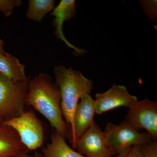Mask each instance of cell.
<instances>
[{"label": "cell", "instance_id": "12", "mask_svg": "<svg viewBox=\"0 0 157 157\" xmlns=\"http://www.w3.org/2000/svg\"><path fill=\"white\" fill-rule=\"evenodd\" d=\"M25 67L16 57L6 52H0V73L11 81L17 82L26 79Z\"/></svg>", "mask_w": 157, "mask_h": 157}, {"label": "cell", "instance_id": "16", "mask_svg": "<svg viewBox=\"0 0 157 157\" xmlns=\"http://www.w3.org/2000/svg\"><path fill=\"white\" fill-rule=\"evenodd\" d=\"M140 5L144 13L152 21H156L157 1H140Z\"/></svg>", "mask_w": 157, "mask_h": 157}, {"label": "cell", "instance_id": "18", "mask_svg": "<svg viewBox=\"0 0 157 157\" xmlns=\"http://www.w3.org/2000/svg\"><path fill=\"white\" fill-rule=\"evenodd\" d=\"M141 144L135 145L127 150L124 157H143Z\"/></svg>", "mask_w": 157, "mask_h": 157}, {"label": "cell", "instance_id": "22", "mask_svg": "<svg viewBox=\"0 0 157 157\" xmlns=\"http://www.w3.org/2000/svg\"><path fill=\"white\" fill-rule=\"evenodd\" d=\"M2 121L3 120H2V119L0 118V123H1V122H2Z\"/></svg>", "mask_w": 157, "mask_h": 157}, {"label": "cell", "instance_id": "11", "mask_svg": "<svg viewBox=\"0 0 157 157\" xmlns=\"http://www.w3.org/2000/svg\"><path fill=\"white\" fill-rule=\"evenodd\" d=\"M29 151L14 129L0 123V157H14Z\"/></svg>", "mask_w": 157, "mask_h": 157}, {"label": "cell", "instance_id": "3", "mask_svg": "<svg viewBox=\"0 0 157 157\" xmlns=\"http://www.w3.org/2000/svg\"><path fill=\"white\" fill-rule=\"evenodd\" d=\"M31 78L14 82L0 73V118L3 121L17 117L25 111Z\"/></svg>", "mask_w": 157, "mask_h": 157}, {"label": "cell", "instance_id": "17", "mask_svg": "<svg viewBox=\"0 0 157 157\" xmlns=\"http://www.w3.org/2000/svg\"><path fill=\"white\" fill-rule=\"evenodd\" d=\"M143 157H157V142L154 140L150 143L142 144Z\"/></svg>", "mask_w": 157, "mask_h": 157}, {"label": "cell", "instance_id": "15", "mask_svg": "<svg viewBox=\"0 0 157 157\" xmlns=\"http://www.w3.org/2000/svg\"><path fill=\"white\" fill-rule=\"evenodd\" d=\"M21 4V0H0V11L6 17H10L14 8L19 7Z\"/></svg>", "mask_w": 157, "mask_h": 157}, {"label": "cell", "instance_id": "9", "mask_svg": "<svg viewBox=\"0 0 157 157\" xmlns=\"http://www.w3.org/2000/svg\"><path fill=\"white\" fill-rule=\"evenodd\" d=\"M76 3L75 0H61L52 11L51 15L54 17L52 25L55 29V35L58 39L64 42L67 46L73 49L75 53L80 55L84 53L86 51L71 44L66 39L63 31L64 22L74 18L76 15Z\"/></svg>", "mask_w": 157, "mask_h": 157}, {"label": "cell", "instance_id": "5", "mask_svg": "<svg viewBox=\"0 0 157 157\" xmlns=\"http://www.w3.org/2000/svg\"><path fill=\"white\" fill-rule=\"evenodd\" d=\"M1 124L14 129L29 151L36 150L43 145L44 128L42 123L33 111L25 110L19 116L2 121Z\"/></svg>", "mask_w": 157, "mask_h": 157}, {"label": "cell", "instance_id": "14", "mask_svg": "<svg viewBox=\"0 0 157 157\" xmlns=\"http://www.w3.org/2000/svg\"><path fill=\"white\" fill-rule=\"evenodd\" d=\"M25 16L27 19L40 22L48 13L53 11L54 0H29Z\"/></svg>", "mask_w": 157, "mask_h": 157}, {"label": "cell", "instance_id": "21", "mask_svg": "<svg viewBox=\"0 0 157 157\" xmlns=\"http://www.w3.org/2000/svg\"><path fill=\"white\" fill-rule=\"evenodd\" d=\"M127 150L126 151H124V152L118 155L117 156H116V157H124V156Z\"/></svg>", "mask_w": 157, "mask_h": 157}, {"label": "cell", "instance_id": "7", "mask_svg": "<svg viewBox=\"0 0 157 157\" xmlns=\"http://www.w3.org/2000/svg\"><path fill=\"white\" fill-rule=\"evenodd\" d=\"M76 149L86 157H112L117 155L107 145L105 133L95 122L77 140Z\"/></svg>", "mask_w": 157, "mask_h": 157}, {"label": "cell", "instance_id": "2", "mask_svg": "<svg viewBox=\"0 0 157 157\" xmlns=\"http://www.w3.org/2000/svg\"><path fill=\"white\" fill-rule=\"evenodd\" d=\"M55 82L60 91L61 108L64 120L70 129V140L73 149H76L74 136V118L75 110L82 96L90 94L93 87L92 80L78 70L59 65L53 69Z\"/></svg>", "mask_w": 157, "mask_h": 157}, {"label": "cell", "instance_id": "6", "mask_svg": "<svg viewBox=\"0 0 157 157\" xmlns=\"http://www.w3.org/2000/svg\"><path fill=\"white\" fill-rule=\"evenodd\" d=\"M126 120L140 132L145 129L154 140L157 139V103L147 98L137 100L129 107Z\"/></svg>", "mask_w": 157, "mask_h": 157}, {"label": "cell", "instance_id": "20", "mask_svg": "<svg viewBox=\"0 0 157 157\" xmlns=\"http://www.w3.org/2000/svg\"><path fill=\"white\" fill-rule=\"evenodd\" d=\"M3 45H4V42L2 40L0 39V52H5L3 48Z\"/></svg>", "mask_w": 157, "mask_h": 157}, {"label": "cell", "instance_id": "10", "mask_svg": "<svg viewBox=\"0 0 157 157\" xmlns=\"http://www.w3.org/2000/svg\"><path fill=\"white\" fill-rule=\"evenodd\" d=\"M95 113L94 100L90 94H84L80 98L74 114V136L76 141L94 122Z\"/></svg>", "mask_w": 157, "mask_h": 157}, {"label": "cell", "instance_id": "13", "mask_svg": "<svg viewBox=\"0 0 157 157\" xmlns=\"http://www.w3.org/2000/svg\"><path fill=\"white\" fill-rule=\"evenodd\" d=\"M45 157H86L71 148L66 142L65 138L57 132L50 136V142L42 149Z\"/></svg>", "mask_w": 157, "mask_h": 157}, {"label": "cell", "instance_id": "19", "mask_svg": "<svg viewBox=\"0 0 157 157\" xmlns=\"http://www.w3.org/2000/svg\"><path fill=\"white\" fill-rule=\"evenodd\" d=\"M14 157H45L43 155L40 154H36L31 155H29L27 153L23 154L20 155H19L16 156Z\"/></svg>", "mask_w": 157, "mask_h": 157}, {"label": "cell", "instance_id": "8", "mask_svg": "<svg viewBox=\"0 0 157 157\" xmlns=\"http://www.w3.org/2000/svg\"><path fill=\"white\" fill-rule=\"evenodd\" d=\"M137 100L136 96L129 94L125 86L113 84L107 91L96 94V113L101 114L122 106L129 108Z\"/></svg>", "mask_w": 157, "mask_h": 157}, {"label": "cell", "instance_id": "4", "mask_svg": "<svg viewBox=\"0 0 157 157\" xmlns=\"http://www.w3.org/2000/svg\"><path fill=\"white\" fill-rule=\"evenodd\" d=\"M104 132L107 145L117 155L134 145H142L155 140L147 132L137 131L126 120L119 124L108 123Z\"/></svg>", "mask_w": 157, "mask_h": 157}, {"label": "cell", "instance_id": "1", "mask_svg": "<svg viewBox=\"0 0 157 157\" xmlns=\"http://www.w3.org/2000/svg\"><path fill=\"white\" fill-rule=\"evenodd\" d=\"M61 101L59 86L47 73H40L31 78L26 105L32 106L40 113L56 132L66 138L70 135L69 128L62 113Z\"/></svg>", "mask_w": 157, "mask_h": 157}]
</instances>
